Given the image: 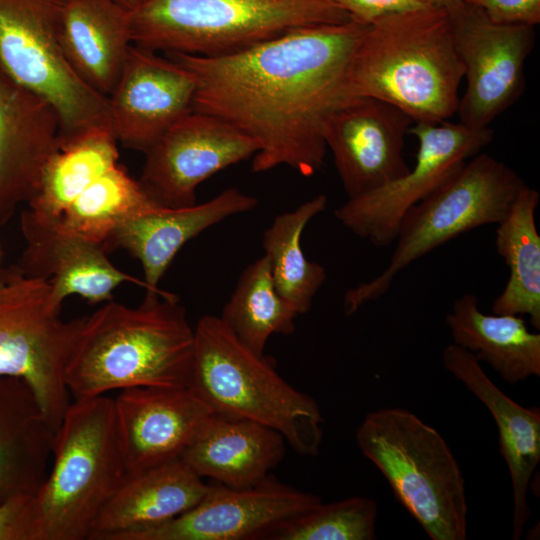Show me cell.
<instances>
[{"instance_id": "obj_1", "label": "cell", "mask_w": 540, "mask_h": 540, "mask_svg": "<svg viewBox=\"0 0 540 540\" xmlns=\"http://www.w3.org/2000/svg\"><path fill=\"white\" fill-rule=\"evenodd\" d=\"M369 25L352 19L302 27L222 56L166 55L195 79L192 110L258 143L254 172L288 166L310 177L324 163L326 120L352 99L349 67Z\"/></svg>"}, {"instance_id": "obj_2", "label": "cell", "mask_w": 540, "mask_h": 540, "mask_svg": "<svg viewBox=\"0 0 540 540\" xmlns=\"http://www.w3.org/2000/svg\"><path fill=\"white\" fill-rule=\"evenodd\" d=\"M194 328L170 293L129 307L109 300L82 317L64 380L75 399L135 387H189Z\"/></svg>"}, {"instance_id": "obj_3", "label": "cell", "mask_w": 540, "mask_h": 540, "mask_svg": "<svg viewBox=\"0 0 540 540\" xmlns=\"http://www.w3.org/2000/svg\"><path fill=\"white\" fill-rule=\"evenodd\" d=\"M463 78L449 13L422 7L369 25L347 83L352 98L386 101L415 123H441L457 113Z\"/></svg>"}, {"instance_id": "obj_4", "label": "cell", "mask_w": 540, "mask_h": 540, "mask_svg": "<svg viewBox=\"0 0 540 540\" xmlns=\"http://www.w3.org/2000/svg\"><path fill=\"white\" fill-rule=\"evenodd\" d=\"M127 475L114 399H75L56 432L47 477L31 499V540H89Z\"/></svg>"}, {"instance_id": "obj_5", "label": "cell", "mask_w": 540, "mask_h": 540, "mask_svg": "<svg viewBox=\"0 0 540 540\" xmlns=\"http://www.w3.org/2000/svg\"><path fill=\"white\" fill-rule=\"evenodd\" d=\"M189 387L215 413L265 425L302 456L318 454L323 417L317 402L285 381L218 316L204 315L194 328Z\"/></svg>"}, {"instance_id": "obj_6", "label": "cell", "mask_w": 540, "mask_h": 540, "mask_svg": "<svg viewBox=\"0 0 540 540\" xmlns=\"http://www.w3.org/2000/svg\"><path fill=\"white\" fill-rule=\"evenodd\" d=\"M350 20L329 0H140L130 11L134 45L209 57L298 28Z\"/></svg>"}, {"instance_id": "obj_7", "label": "cell", "mask_w": 540, "mask_h": 540, "mask_svg": "<svg viewBox=\"0 0 540 540\" xmlns=\"http://www.w3.org/2000/svg\"><path fill=\"white\" fill-rule=\"evenodd\" d=\"M356 443L432 540L466 539L465 480L434 427L406 409L381 408L364 417Z\"/></svg>"}, {"instance_id": "obj_8", "label": "cell", "mask_w": 540, "mask_h": 540, "mask_svg": "<svg viewBox=\"0 0 540 540\" xmlns=\"http://www.w3.org/2000/svg\"><path fill=\"white\" fill-rule=\"evenodd\" d=\"M524 183L511 167L489 154L480 152L467 160L406 212L384 270L346 291L345 315L384 296L398 274L431 251L478 227L497 224Z\"/></svg>"}, {"instance_id": "obj_9", "label": "cell", "mask_w": 540, "mask_h": 540, "mask_svg": "<svg viewBox=\"0 0 540 540\" xmlns=\"http://www.w3.org/2000/svg\"><path fill=\"white\" fill-rule=\"evenodd\" d=\"M64 2L0 0V72L54 108L61 140L96 128L113 132L108 98L87 86L63 54Z\"/></svg>"}, {"instance_id": "obj_10", "label": "cell", "mask_w": 540, "mask_h": 540, "mask_svg": "<svg viewBox=\"0 0 540 540\" xmlns=\"http://www.w3.org/2000/svg\"><path fill=\"white\" fill-rule=\"evenodd\" d=\"M60 311L48 281L0 269V377L23 380L56 432L71 403L64 369L82 322Z\"/></svg>"}, {"instance_id": "obj_11", "label": "cell", "mask_w": 540, "mask_h": 540, "mask_svg": "<svg viewBox=\"0 0 540 540\" xmlns=\"http://www.w3.org/2000/svg\"><path fill=\"white\" fill-rule=\"evenodd\" d=\"M408 133L418 140L414 166L382 187L348 198L334 212L344 227L376 247L394 242L406 212L480 153L494 137L490 127L476 130L447 121L416 122Z\"/></svg>"}, {"instance_id": "obj_12", "label": "cell", "mask_w": 540, "mask_h": 540, "mask_svg": "<svg viewBox=\"0 0 540 540\" xmlns=\"http://www.w3.org/2000/svg\"><path fill=\"white\" fill-rule=\"evenodd\" d=\"M449 15L467 82L456 113L459 123L488 128L524 91V66L535 44V27L494 23L466 3Z\"/></svg>"}, {"instance_id": "obj_13", "label": "cell", "mask_w": 540, "mask_h": 540, "mask_svg": "<svg viewBox=\"0 0 540 540\" xmlns=\"http://www.w3.org/2000/svg\"><path fill=\"white\" fill-rule=\"evenodd\" d=\"M258 150L254 139L225 120L192 110L145 152L138 182L158 207L192 206L202 182Z\"/></svg>"}, {"instance_id": "obj_14", "label": "cell", "mask_w": 540, "mask_h": 540, "mask_svg": "<svg viewBox=\"0 0 540 540\" xmlns=\"http://www.w3.org/2000/svg\"><path fill=\"white\" fill-rule=\"evenodd\" d=\"M317 495L269 475L249 488L210 486L191 509L124 540L264 539L276 526L321 503Z\"/></svg>"}, {"instance_id": "obj_15", "label": "cell", "mask_w": 540, "mask_h": 540, "mask_svg": "<svg viewBox=\"0 0 540 540\" xmlns=\"http://www.w3.org/2000/svg\"><path fill=\"white\" fill-rule=\"evenodd\" d=\"M415 122L398 107L355 97L326 120L323 137L348 198L382 187L406 174L404 138Z\"/></svg>"}, {"instance_id": "obj_16", "label": "cell", "mask_w": 540, "mask_h": 540, "mask_svg": "<svg viewBox=\"0 0 540 540\" xmlns=\"http://www.w3.org/2000/svg\"><path fill=\"white\" fill-rule=\"evenodd\" d=\"M195 88V79L185 67L132 44L118 82L107 97L117 141L145 153L192 111Z\"/></svg>"}, {"instance_id": "obj_17", "label": "cell", "mask_w": 540, "mask_h": 540, "mask_svg": "<svg viewBox=\"0 0 540 540\" xmlns=\"http://www.w3.org/2000/svg\"><path fill=\"white\" fill-rule=\"evenodd\" d=\"M127 474L180 459L215 412L190 387H135L114 399Z\"/></svg>"}, {"instance_id": "obj_18", "label": "cell", "mask_w": 540, "mask_h": 540, "mask_svg": "<svg viewBox=\"0 0 540 540\" xmlns=\"http://www.w3.org/2000/svg\"><path fill=\"white\" fill-rule=\"evenodd\" d=\"M25 248L16 267L26 276L46 280L54 303L78 295L91 304L113 299L114 290L125 282L144 287L112 264L102 244L63 228L56 221L41 218L29 209L20 220Z\"/></svg>"}, {"instance_id": "obj_19", "label": "cell", "mask_w": 540, "mask_h": 540, "mask_svg": "<svg viewBox=\"0 0 540 540\" xmlns=\"http://www.w3.org/2000/svg\"><path fill=\"white\" fill-rule=\"evenodd\" d=\"M257 204V198L227 188L201 204L154 207L122 222L102 245L107 253L122 249L139 260L146 298L164 296L167 293L159 289V282L188 241L228 217L253 210Z\"/></svg>"}, {"instance_id": "obj_20", "label": "cell", "mask_w": 540, "mask_h": 540, "mask_svg": "<svg viewBox=\"0 0 540 540\" xmlns=\"http://www.w3.org/2000/svg\"><path fill=\"white\" fill-rule=\"evenodd\" d=\"M59 141L54 108L0 72V226L29 202Z\"/></svg>"}, {"instance_id": "obj_21", "label": "cell", "mask_w": 540, "mask_h": 540, "mask_svg": "<svg viewBox=\"0 0 540 540\" xmlns=\"http://www.w3.org/2000/svg\"><path fill=\"white\" fill-rule=\"evenodd\" d=\"M444 368L484 404L498 429L500 452L513 491L512 538L520 539L530 517L527 496L540 462V409L523 407L507 396L469 351L451 343L442 354Z\"/></svg>"}, {"instance_id": "obj_22", "label": "cell", "mask_w": 540, "mask_h": 540, "mask_svg": "<svg viewBox=\"0 0 540 540\" xmlns=\"http://www.w3.org/2000/svg\"><path fill=\"white\" fill-rule=\"evenodd\" d=\"M181 458L127 475L97 518L89 540H124L194 507L205 484Z\"/></svg>"}, {"instance_id": "obj_23", "label": "cell", "mask_w": 540, "mask_h": 540, "mask_svg": "<svg viewBox=\"0 0 540 540\" xmlns=\"http://www.w3.org/2000/svg\"><path fill=\"white\" fill-rule=\"evenodd\" d=\"M285 444L280 433L265 425L214 413L181 459L201 478L230 488H249L280 463Z\"/></svg>"}, {"instance_id": "obj_24", "label": "cell", "mask_w": 540, "mask_h": 540, "mask_svg": "<svg viewBox=\"0 0 540 540\" xmlns=\"http://www.w3.org/2000/svg\"><path fill=\"white\" fill-rule=\"evenodd\" d=\"M130 11L113 0H65L60 45L76 75L108 97L132 45Z\"/></svg>"}, {"instance_id": "obj_25", "label": "cell", "mask_w": 540, "mask_h": 540, "mask_svg": "<svg viewBox=\"0 0 540 540\" xmlns=\"http://www.w3.org/2000/svg\"><path fill=\"white\" fill-rule=\"evenodd\" d=\"M55 436L32 389L19 378L0 377V504L37 492L50 469Z\"/></svg>"}, {"instance_id": "obj_26", "label": "cell", "mask_w": 540, "mask_h": 540, "mask_svg": "<svg viewBox=\"0 0 540 540\" xmlns=\"http://www.w3.org/2000/svg\"><path fill=\"white\" fill-rule=\"evenodd\" d=\"M445 322L452 343L472 353L510 385L540 376V334L529 331L520 315L485 314L478 297L454 300Z\"/></svg>"}, {"instance_id": "obj_27", "label": "cell", "mask_w": 540, "mask_h": 540, "mask_svg": "<svg viewBox=\"0 0 540 540\" xmlns=\"http://www.w3.org/2000/svg\"><path fill=\"white\" fill-rule=\"evenodd\" d=\"M539 192L524 183L496 224L495 246L509 268L508 281L492 313L526 315L540 329V235L535 214Z\"/></svg>"}, {"instance_id": "obj_28", "label": "cell", "mask_w": 540, "mask_h": 540, "mask_svg": "<svg viewBox=\"0 0 540 540\" xmlns=\"http://www.w3.org/2000/svg\"><path fill=\"white\" fill-rule=\"evenodd\" d=\"M112 131L96 128L62 139L41 172L27 203L33 214L56 221L96 178L118 164Z\"/></svg>"}, {"instance_id": "obj_29", "label": "cell", "mask_w": 540, "mask_h": 540, "mask_svg": "<svg viewBox=\"0 0 540 540\" xmlns=\"http://www.w3.org/2000/svg\"><path fill=\"white\" fill-rule=\"evenodd\" d=\"M324 194L277 215L263 234L262 246L278 293L297 311L307 313L324 284L326 269L309 261L302 250V234L307 224L327 206Z\"/></svg>"}, {"instance_id": "obj_30", "label": "cell", "mask_w": 540, "mask_h": 540, "mask_svg": "<svg viewBox=\"0 0 540 540\" xmlns=\"http://www.w3.org/2000/svg\"><path fill=\"white\" fill-rule=\"evenodd\" d=\"M297 311L278 293L263 255L240 275L220 318L249 349L264 355L273 334L295 331Z\"/></svg>"}, {"instance_id": "obj_31", "label": "cell", "mask_w": 540, "mask_h": 540, "mask_svg": "<svg viewBox=\"0 0 540 540\" xmlns=\"http://www.w3.org/2000/svg\"><path fill=\"white\" fill-rule=\"evenodd\" d=\"M154 207L158 206L148 198L138 180L118 163L85 188L56 222L103 244L122 222Z\"/></svg>"}, {"instance_id": "obj_32", "label": "cell", "mask_w": 540, "mask_h": 540, "mask_svg": "<svg viewBox=\"0 0 540 540\" xmlns=\"http://www.w3.org/2000/svg\"><path fill=\"white\" fill-rule=\"evenodd\" d=\"M378 505L355 496L319 503L276 526L264 539L271 540H372L376 538Z\"/></svg>"}, {"instance_id": "obj_33", "label": "cell", "mask_w": 540, "mask_h": 540, "mask_svg": "<svg viewBox=\"0 0 540 540\" xmlns=\"http://www.w3.org/2000/svg\"><path fill=\"white\" fill-rule=\"evenodd\" d=\"M478 7L497 24L529 25L540 22V0H463Z\"/></svg>"}, {"instance_id": "obj_34", "label": "cell", "mask_w": 540, "mask_h": 540, "mask_svg": "<svg viewBox=\"0 0 540 540\" xmlns=\"http://www.w3.org/2000/svg\"><path fill=\"white\" fill-rule=\"evenodd\" d=\"M33 495H14L0 504V540H31L30 503Z\"/></svg>"}, {"instance_id": "obj_35", "label": "cell", "mask_w": 540, "mask_h": 540, "mask_svg": "<svg viewBox=\"0 0 540 540\" xmlns=\"http://www.w3.org/2000/svg\"><path fill=\"white\" fill-rule=\"evenodd\" d=\"M344 11L352 19L372 24L391 14L412 9L428 7L415 0H329Z\"/></svg>"}, {"instance_id": "obj_36", "label": "cell", "mask_w": 540, "mask_h": 540, "mask_svg": "<svg viewBox=\"0 0 540 540\" xmlns=\"http://www.w3.org/2000/svg\"><path fill=\"white\" fill-rule=\"evenodd\" d=\"M428 7L440 8L448 13L454 12L464 5L463 0H415Z\"/></svg>"}, {"instance_id": "obj_37", "label": "cell", "mask_w": 540, "mask_h": 540, "mask_svg": "<svg viewBox=\"0 0 540 540\" xmlns=\"http://www.w3.org/2000/svg\"><path fill=\"white\" fill-rule=\"evenodd\" d=\"M125 9L132 11L139 3L140 0H113Z\"/></svg>"}]
</instances>
